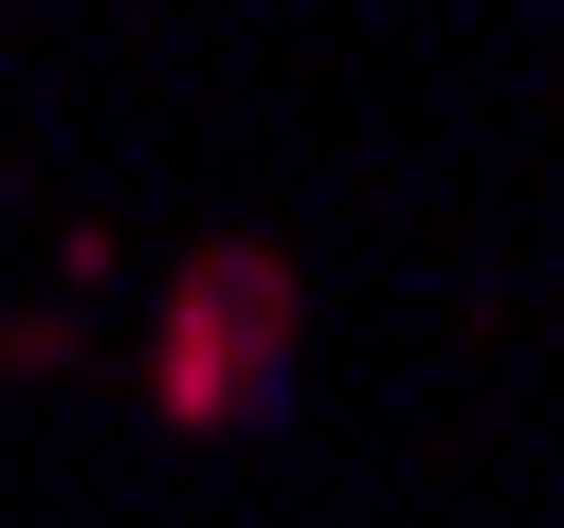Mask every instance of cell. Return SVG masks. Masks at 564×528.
<instances>
[{"label": "cell", "mask_w": 564, "mask_h": 528, "mask_svg": "<svg viewBox=\"0 0 564 528\" xmlns=\"http://www.w3.org/2000/svg\"><path fill=\"white\" fill-rule=\"evenodd\" d=\"M273 382H292V273H273V256H200L183 292H164L147 401L183 419V438H219V419H256Z\"/></svg>", "instance_id": "cell-1"}]
</instances>
